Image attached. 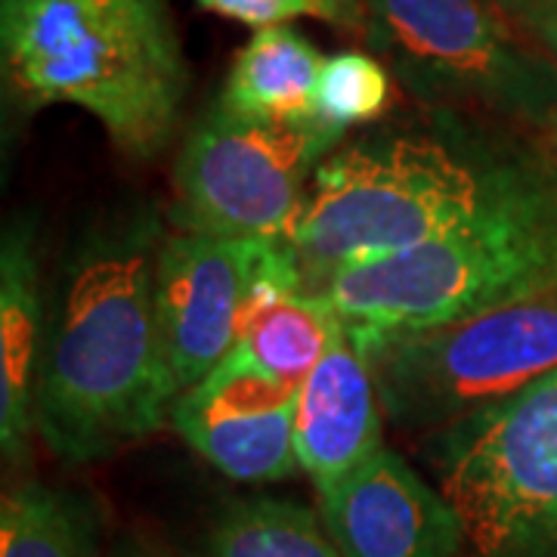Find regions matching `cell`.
<instances>
[{
	"mask_svg": "<svg viewBox=\"0 0 557 557\" xmlns=\"http://www.w3.org/2000/svg\"><path fill=\"white\" fill-rule=\"evenodd\" d=\"M159 226L137 218L81 245L60 288L35 424L65 461H97L156 434L177 403L156 307Z\"/></svg>",
	"mask_w": 557,
	"mask_h": 557,
	"instance_id": "obj_1",
	"label": "cell"
},
{
	"mask_svg": "<svg viewBox=\"0 0 557 557\" xmlns=\"http://www.w3.org/2000/svg\"><path fill=\"white\" fill-rule=\"evenodd\" d=\"M428 461L474 557H557V372L434 431Z\"/></svg>",
	"mask_w": 557,
	"mask_h": 557,
	"instance_id": "obj_6",
	"label": "cell"
},
{
	"mask_svg": "<svg viewBox=\"0 0 557 557\" xmlns=\"http://www.w3.org/2000/svg\"><path fill=\"white\" fill-rule=\"evenodd\" d=\"M298 387L273 379L233 347L218 369L180 394L171 424L220 474L273 483L300 471L295 453Z\"/></svg>",
	"mask_w": 557,
	"mask_h": 557,
	"instance_id": "obj_9",
	"label": "cell"
},
{
	"mask_svg": "<svg viewBox=\"0 0 557 557\" xmlns=\"http://www.w3.org/2000/svg\"><path fill=\"white\" fill-rule=\"evenodd\" d=\"M0 557H100L97 518L69 490L16 483L0 498Z\"/></svg>",
	"mask_w": 557,
	"mask_h": 557,
	"instance_id": "obj_16",
	"label": "cell"
},
{
	"mask_svg": "<svg viewBox=\"0 0 557 557\" xmlns=\"http://www.w3.org/2000/svg\"><path fill=\"white\" fill-rule=\"evenodd\" d=\"M255 239L180 230L161 242L156 307L168 372L180 394L196 387L236 347Z\"/></svg>",
	"mask_w": 557,
	"mask_h": 557,
	"instance_id": "obj_10",
	"label": "cell"
},
{
	"mask_svg": "<svg viewBox=\"0 0 557 557\" xmlns=\"http://www.w3.org/2000/svg\"><path fill=\"white\" fill-rule=\"evenodd\" d=\"M341 335L344 319L338 307L322 292L307 288L255 319V325L236 341V347L273 379L300 387Z\"/></svg>",
	"mask_w": 557,
	"mask_h": 557,
	"instance_id": "obj_17",
	"label": "cell"
},
{
	"mask_svg": "<svg viewBox=\"0 0 557 557\" xmlns=\"http://www.w3.org/2000/svg\"><path fill=\"white\" fill-rule=\"evenodd\" d=\"M40 285L32 230L10 226L0 248V443L20 458L35 428L40 381Z\"/></svg>",
	"mask_w": 557,
	"mask_h": 557,
	"instance_id": "obj_13",
	"label": "cell"
},
{
	"mask_svg": "<svg viewBox=\"0 0 557 557\" xmlns=\"http://www.w3.org/2000/svg\"><path fill=\"white\" fill-rule=\"evenodd\" d=\"M381 418L372 369L344 325L335 347L298 387L295 406V453L317 496L332 493L384 446Z\"/></svg>",
	"mask_w": 557,
	"mask_h": 557,
	"instance_id": "obj_12",
	"label": "cell"
},
{
	"mask_svg": "<svg viewBox=\"0 0 557 557\" xmlns=\"http://www.w3.org/2000/svg\"><path fill=\"white\" fill-rule=\"evenodd\" d=\"M557 156L461 127L381 131L313 171L295 248L322 285L341 267L449 236L545 177Z\"/></svg>",
	"mask_w": 557,
	"mask_h": 557,
	"instance_id": "obj_2",
	"label": "cell"
},
{
	"mask_svg": "<svg viewBox=\"0 0 557 557\" xmlns=\"http://www.w3.org/2000/svg\"><path fill=\"white\" fill-rule=\"evenodd\" d=\"M399 431L434 434L557 372V298L397 332H350Z\"/></svg>",
	"mask_w": 557,
	"mask_h": 557,
	"instance_id": "obj_5",
	"label": "cell"
},
{
	"mask_svg": "<svg viewBox=\"0 0 557 557\" xmlns=\"http://www.w3.org/2000/svg\"><path fill=\"white\" fill-rule=\"evenodd\" d=\"M341 137L319 119L270 124L233 119L218 106L189 134L174 168L177 226L220 239L295 242L310 171Z\"/></svg>",
	"mask_w": 557,
	"mask_h": 557,
	"instance_id": "obj_7",
	"label": "cell"
},
{
	"mask_svg": "<svg viewBox=\"0 0 557 557\" xmlns=\"http://www.w3.org/2000/svg\"><path fill=\"white\" fill-rule=\"evenodd\" d=\"M0 62L10 100L75 106L134 159L171 139L189 87L164 0H0Z\"/></svg>",
	"mask_w": 557,
	"mask_h": 557,
	"instance_id": "obj_3",
	"label": "cell"
},
{
	"mask_svg": "<svg viewBox=\"0 0 557 557\" xmlns=\"http://www.w3.org/2000/svg\"><path fill=\"white\" fill-rule=\"evenodd\" d=\"M319 515L344 557H458L468 545L446 496L387 446L319 496Z\"/></svg>",
	"mask_w": 557,
	"mask_h": 557,
	"instance_id": "obj_11",
	"label": "cell"
},
{
	"mask_svg": "<svg viewBox=\"0 0 557 557\" xmlns=\"http://www.w3.org/2000/svg\"><path fill=\"white\" fill-rule=\"evenodd\" d=\"M322 53L288 25L258 28L239 50L220 94V109L233 119L300 124L317 119Z\"/></svg>",
	"mask_w": 557,
	"mask_h": 557,
	"instance_id": "obj_14",
	"label": "cell"
},
{
	"mask_svg": "<svg viewBox=\"0 0 557 557\" xmlns=\"http://www.w3.org/2000/svg\"><path fill=\"white\" fill-rule=\"evenodd\" d=\"M391 106V75L379 60L347 50L322 65L317 87V119L341 134L379 121Z\"/></svg>",
	"mask_w": 557,
	"mask_h": 557,
	"instance_id": "obj_18",
	"label": "cell"
},
{
	"mask_svg": "<svg viewBox=\"0 0 557 557\" xmlns=\"http://www.w3.org/2000/svg\"><path fill=\"white\" fill-rule=\"evenodd\" d=\"M518 22H523L548 50L557 53V0H498Z\"/></svg>",
	"mask_w": 557,
	"mask_h": 557,
	"instance_id": "obj_20",
	"label": "cell"
},
{
	"mask_svg": "<svg viewBox=\"0 0 557 557\" xmlns=\"http://www.w3.org/2000/svg\"><path fill=\"white\" fill-rule=\"evenodd\" d=\"M555 131H557V115H555Z\"/></svg>",
	"mask_w": 557,
	"mask_h": 557,
	"instance_id": "obj_22",
	"label": "cell"
},
{
	"mask_svg": "<svg viewBox=\"0 0 557 557\" xmlns=\"http://www.w3.org/2000/svg\"><path fill=\"white\" fill-rule=\"evenodd\" d=\"M201 557H344L319 511L292 498H242L211 527Z\"/></svg>",
	"mask_w": 557,
	"mask_h": 557,
	"instance_id": "obj_15",
	"label": "cell"
},
{
	"mask_svg": "<svg viewBox=\"0 0 557 557\" xmlns=\"http://www.w3.org/2000/svg\"><path fill=\"white\" fill-rule=\"evenodd\" d=\"M372 40L421 97L505 115L555 109L557 81L486 0H366Z\"/></svg>",
	"mask_w": 557,
	"mask_h": 557,
	"instance_id": "obj_8",
	"label": "cell"
},
{
	"mask_svg": "<svg viewBox=\"0 0 557 557\" xmlns=\"http://www.w3.org/2000/svg\"><path fill=\"white\" fill-rule=\"evenodd\" d=\"M196 3L251 28H273L304 16L332 22L341 28H359L362 22H369L366 0H196Z\"/></svg>",
	"mask_w": 557,
	"mask_h": 557,
	"instance_id": "obj_19",
	"label": "cell"
},
{
	"mask_svg": "<svg viewBox=\"0 0 557 557\" xmlns=\"http://www.w3.org/2000/svg\"><path fill=\"white\" fill-rule=\"evenodd\" d=\"M119 557H168L156 552V548H146V545H124L119 552Z\"/></svg>",
	"mask_w": 557,
	"mask_h": 557,
	"instance_id": "obj_21",
	"label": "cell"
},
{
	"mask_svg": "<svg viewBox=\"0 0 557 557\" xmlns=\"http://www.w3.org/2000/svg\"><path fill=\"white\" fill-rule=\"evenodd\" d=\"M350 332H397L557 298V164L449 236L341 267L319 288Z\"/></svg>",
	"mask_w": 557,
	"mask_h": 557,
	"instance_id": "obj_4",
	"label": "cell"
}]
</instances>
